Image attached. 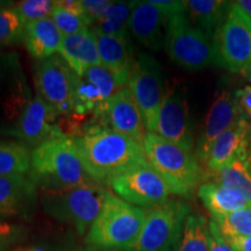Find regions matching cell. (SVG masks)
I'll use <instances>...</instances> for the list:
<instances>
[{"label":"cell","mask_w":251,"mask_h":251,"mask_svg":"<svg viewBox=\"0 0 251 251\" xmlns=\"http://www.w3.org/2000/svg\"><path fill=\"white\" fill-rule=\"evenodd\" d=\"M235 251H251V236L237 237L229 241Z\"/></svg>","instance_id":"f35d334b"},{"label":"cell","mask_w":251,"mask_h":251,"mask_svg":"<svg viewBox=\"0 0 251 251\" xmlns=\"http://www.w3.org/2000/svg\"><path fill=\"white\" fill-rule=\"evenodd\" d=\"M231 5L233 1L226 0H188L187 17L193 26L214 41L215 34L227 18Z\"/></svg>","instance_id":"7402d4cb"},{"label":"cell","mask_w":251,"mask_h":251,"mask_svg":"<svg viewBox=\"0 0 251 251\" xmlns=\"http://www.w3.org/2000/svg\"><path fill=\"white\" fill-rule=\"evenodd\" d=\"M143 149L149 165L165 181L171 193L190 199L206 181V172L192 152L169 142L155 133H147Z\"/></svg>","instance_id":"3957f363"},{"label":"cell","mask_w":251,"mask_h":251,"mask_svg":"<svg viewBox=\"0 0 251 251\" xmlns=\"http://www.w3.org/2000/svg\"><path fill=\"white\" fill-rule=\"evenodd\" d=\"M237 7H240L246 13L248 17L251 19V0H238V1H234Z\"/></svg>","instance_id":"60d3db41"},{"label":"cell","mask_w":251,"mask_h":251,"mask_svg":"<svg viewBox=\"0 0 251 251\" xmlns=\"http://www.w3.org/2000/svg\"><path fill=\"white\" fill-rule=\"evenodd\" d=\"M242 161L244 163V165L247 166L248 171L251 174V139L249 142H248V146L246 150H244L243 156H242Z\"/></svg>","instance_id":"ab89813d"},{"label":"cell","mask_w":251,"mask_h":251,"mask_svg":"<svg viewBox=\"0 0 251 251\" xmlns=\"http://www.w3.org/2000/svg\"><path fill=\"white\" fill-rule=\"evenodd\" d=\"M84 77H85L86 79H89L91 83L98 89L100 94H101L102 101L108 109L109 102H111L113 97H114L115 94L118 93V91L121 89V87L118 85L117 81H115L114 77L111 75V72L100 64L90 68Z\"/></svg>","instance_id":"f546056e"},{"label":"cell","mask_w":251,"mask_h":251,"mask_svg":"<svg viewBox=\"0 0 251 251\" xmlns=\"http://www.w3.org/2000/svg\"><path fill=\"white\" fill-rule=\"evenodd\" d=\"M165 50L172 62L188 71L219 65L214 41L193 26L187 13L169 19Z\"/></svg>","instance_id":"8992f818"},{"label":"cell","mask_w":251,"mask_h":251,"mask_svg":"<svg viewBox=\"0 0 251 251\" xmlns=\"http://www.w3.org/2000/svg\"><path fill=\"white\" fill-rule=\"evenodd\" d=\"M219 67L244 72L251 65V19L233 1L214 36Z\"/></svg>","instance_id":"ba28073f"},{"label":"cell","mask_w":251,"mask_h":251,"mask_svg":"<svg viewBox=\"0 0 251 251\" xmlns=\"http://www.w3.org/2000/svg\"><path fill=\"white\" fill-rule=\"evenodd\" d=\"M72 140L87 175L105 187L131 169L149 164L142 144L101 124L91 126Z\"/></svg>","instance_id":"6da1fadb"},{"label":"cell","mask_w":251,"mask_h":251,"mask_svg":"<svg viewBox=\"0 0 251 251\" xmlns=\"http://www.w3.org/2000/svg\"><path fill=\"white\" fill-rule=\"evenodd\" d=\"M100 63L114 77L118 85L125 87L129 80L134 59L129 40L96 34Z\"/></svg>","instance_id":"ffe728a7"},{"label":"cell","mask_w":251,"mask_h":251,"mask_svg":"<svg viewBox=\"0 0 251 251\" xmlns=\"http://www.w3.org/2000/svg\"><path fill=\"white\" fill-rule=\"evenodd\" d=\"M146 221V211L130 205L108 191L99 215L85 237L86 246L105 249H129Z\"/></svg>","instance_id":"277c9868"},{"label":"cell","mask_w":251,"mask_h":251,"mask_svg":"<svg viewBox=\"0 0 251 251\" xmlns=\"http://www.w3.org/2000/svg\"><path fill=\"white\" fill-rule=\"evenodd\" d=\"M205 183L233 188L244 194L251 201V174L241 158L235 159L219 170L206 174Z\"/></svg>","instance_id":"cb8c5ba5"},{"label":"cell","mask_w":251,"mask_h":251,"mask_svg":"<svg viewBox=\"0 0 251 251\" xmlns=\"http://www.w3.org/2000/svg\"><path fill=\"white\" fill-rule=\"evenodd\" d=\"M55 5L61 8L67 9V11L78 15V17L83 18L84 21L86 23L85 13H84L83 5H81V0H56ZM87 26H89V25H87Z\"/></svg>","instance_id":"74e56055"},{"label":"cell","mask_w":251,"mask_h":251,"mask_svg":"<svg viewBox=\"0 0 251 251\" xmlns=\"http://www.w3.org/2000/svg\"><path fill=\"white\" fill-rule=\"evenodd\" d=\"M169 18L151 1H135L129 30L141 45L158 51L165 47Z\"/></svg>","instance_id":"e0dca14e"},{"label":"cell","mask_w":251,"mask_h":251,"mask_svg":"<svg viewBox=\"0 0 251 251\" xmlns=\"http://www.w3.org/2000/svg\"><path fill=\"white\" fill-rule=\"evenodd\" d=\"M23 42L36 61L46 59L61 51L63 35L51 18L26 24Z\"/></svg>","instance_id":"44dd1931"},{"label":"cell","mask_w":251,"mask_h":251,"mask_svg":"<svg viewBox=\"0 0 251 251\" xmlns=\"http://www.w3.org/2000/svg\"><path fill=\"white\" fill-rule=\"evenodd\" d=\"M108 190L94 181L63 190H41L43 211L78 236L89 231L101 211Z\"/></svg>","instance_id":"5b68a950"},{"label":"cell","mask_w":251,"mask_h":251,"mask_svg":"<svg viewBox=\"0 0 251 251\" xmlns=\"http://www.w3.org/2000/svg\"><path fill=\"white\" fill-rule=\"evenodd\" d=\"M111 0H81L86 23L89 27H92L103 15L107 13L109 7L113 5Z\"/></svg>","instance_id":"836d02e7"},{"label":"cell","mask_w":251,"mask_h":251,"mask_svg":"<svg viewBox=\"0 0 251 251\" xmlns=\"http://www.w3.org/2000/svg\"><path fill=\"white\" fill-rule=\"evenodd\" d=\"M28 228L24 225L0 220V251H11L27 240Z\"/></svg>","instance_id":"d6a6232c"},{"label":"cell","mask_w":251,"mask_h":251,"mask_svg":"<svg viewBox=\"0 0 251 251\" xmlns=\"http://www.w3.org/2000/svg\"><path fill=\"white\" fill-rule=\"evenodd\" d=\"M236 99L240 103L241 108L243 109L244 114L250 119L251 121V86H244L243 89L235 92Z\"/></svg>","instance_id":"8d00e7d4"},{"label":"cell","mask_w":251,"mask_h":251,"mask_svg":"<svg viewBox=\"0 0 251 251\" xmlns=\"http://www.w3.org/2000/svg\"><path fill=\"white\" fill-rule=\"evenodd\" d=\"M35 85L37 93L55 109L58 117L74 111L75 74L57 55L36 61Z\"/></svg>","instance_id":"8fae6325"},{"label":"cell","mask_w":251,"mask_h":251,"mask_svg":"<svg viewBox=\"0 0 251 251\" xmlns=\"http://www.w3.org/2000/svg\"><path fill=\"white\" fill-rule=\"evenodd\" d=\"M51 19L63 36L74 35V34L80 33V31L90 28L83 18L56 5L51 13Z\"/></svg>","instance_id":"1f68e13d"},{"label":"cell","mask_w":251,"mask_h":251,"mask_svg":"<svg viewBox=\"0 0 251 251\" xmlns=\"http://www.w3.org/2000/svg\"><path fill=\"white\" fill-rule=\"evenodd\" d=\"M25 27L26 24L13 6L0 7V47L23 42Z\"/></svg>","instance_id":"f1b7e54d"},{"label":"cell","mask_w":251,"mask_h":251,"mask_svg":"<svg viewBox=\"0 0 251 251\" xmlns=\"http://www.w3.org/2000/svg\"><path fill=\"white\" fill-rule=\"evenodd\" d=\"M209 227V251H235L230 242L220 233L212 220L208 221Z\"/></svg>","instance_id":"d590c367"},{"label":"cell","mask_w":251,"mask_h":251,"mask_svg":"<svg viewBox=\"0 0 251 251\" xmlns=\"http://www.w3.org/2000/svg\"><path fill=\"white\" fill-rule=\"evenodd\" d=\"M128 90L142 114L147 130L155 133L165 89L162 67L152 56L139 54L134 59Z\"/></svg>","instance_id":"9c48e42d"},{"label":"cell","mask_w":251,"mask_h":251,"mask_svg":"<svg viewBox=\"0 0 251 251\" xmlns=\"http://www.w3.org/2000/svg\"><path fill=\"white\" fill-rule=\"evenodd\" d=\"M14 9L25 21V24L43 20L51 17L55 8V1L51 0H24L17 2Z\"/></svg>","instance_id":"4dcf8cb0"},{"label":"cell","mask_w":251,"mask_h":251,"mask_svg":"<svg viewBox=\"0 0 251 251\" xmlns=\"http://www.w3.org/2000/svg\"><path fill=\"white\" fill-rule=\"evenodd\" d=\"M197 193L211 215H224L251 207V201L244 194L214 183H202Z\"/></svg>","instance_id":"603a6c76"},{"label":"cell","mask_w":251,"mask_h":251,"mask_svg":"<svg viewBox=\"0 0 251 251\" xmlns=\"http://www.w3.org/2000/svg\"><path fill=\"white\" fill-rule=\"evenodd\" d=\"M211 220L228 241L251 236V207L224 215H211Z\"/></svg>","instance_id":"4316f807"},{"label":"cell","mask_w":251,"mask_h":251,"mask_svg":"<svg viewBox=\"0 0 251 251\" xmlns=\"http://www.w3.org/2000/svg\"><path fill=\"white\" fill-rule=\"evenodd\" d=\"M75 241L74 236L69 233L43 234L29 241L23 242L11 251H81Z\"/></svg>","instance_id":"83f0119b"},{"label":"cell","mask_w":251,"mask_h":251,"mask_svg":"<svg viewBox=\"0 0 251 251\" xmlns=\"http://www.w3.org/2000/svg\"><path fill=\"white\" fill-rule=\"evenodd\" d=\"M11 133L34 149L47 141L65 136L58 126V114L39 93L25 103Z\"/></svg>","instance_id":"4fadbf2b"},{"label":"cell","mask_w":251,"mask_h":251,"mask_svg":"<svg viewBox=\"0 0 251 251\" xmlns=\"http://www.w3.org/2000/svg\"><path fill=\"white\" fill-rule=\"evenodd\" d=\"M31 151L24 143L0 142V176H27Z\"/></svg>","instance_id":"484cf974"},{"label":"cell","mask_w":251,"mask_h":251,"mask_svg":"<svg viewBox=\"0 0 251 251\" xmlns=\"http://www.w3.org/2000/svg\"><path fill=\"white\" fill-rule=\"evenodd\" d=\"M81 251H129L128 249H105V248H97V247H91L86 246L83 248Z\"/></svg>","instance_id":"7bdbcfd3"},{"label":"cell","mask_w":251,"mask_h":251,"mask_svg":"<svg viewBox=\"0 0 251 251\" xmlns=\"http://www.w3.org/2000/svg\"><path fill=\"white\" fill-rule=\"evenodd\" d=\"M244 112L235 93L225 90L216 96L211 108L208 109L194 146V156L200 164L205 165L215 141Z\"/></svg>","instance_id":"5bb4252c"},{"label":"cell","mask_w":251,"mask_h":251,"mask_svg":"<svg viewBox=\"0 0 251 251\" xmlns=\"http://www.w3.org/2000/svg\"><path fill=\"white\" fill-rule=\"evenodd\" d=\"M111 188L122 200L143 209H150L169 201L171 191L149 164L137 166L119 176Z\"/></svg>","instance_id":"7c38bea8"},{"label":"cell","mask_w":251,"mask_h":251,"mask_svg":"<svg viewBox=\"0 0 251 251\" xmlns=\"http://www.w3.org/2000/svg\"><path fill=\"white\" fill-rule=\"evenodd\" d=\"M30 179L41 190H63L93 181L71 137L51 139L31 150Z\"/></svg>","instance_id":"7a4b0ae2"},{"label":"cell","mask_w":251,"mask_h":251,"mask_svg":"<svg viewBox=\"0 0 251 251\" xmlns=\"http://www.w3.org/2000/svg\"><path fill=\"white\" fill-rule=\"evenodd\" d=\"M251 139V121L242 114L213 144L205 163V172H213L228 165L235 159H242Z\"/></svg>","instance_id":"ac0fdd59"},{"label":"cell","mask_w":251,"mask_h":251,"mask_svg":"<svg viewBox=\"0 0 251 251\" xmlns=\"http://www.w3.org/2000/svg\"><path fill=\"white\" fill-rule=\"evenodd\" d=\"M37 185L28 176H0V220L29 219L36 208Z\"/></svg>","instance_id":"9a60e30c"},{"label":"cell","mask_w":251,"mask_h":251,"mask_svg":"<svg viewBox=\"0 0 251 251\" xmlns=\"http://www.w3.org/2000/svg\"><path fill=\"white\" fill-rule=\"evenodd\" d=\"M14 59L8 57V56H6V57H2V56H0V76H1V74L4 72L6 69L9 67V64L11 63H13Z\"/></svg>","instance_id":"b9f144b4"},{"label":"cell","mask_w":251,"mask_h":251,"mask_svg":"<svg viewBox=\"0 0 251 251\" xmlns=\"http://www.w3.org/2000/svg\"><path fill=\"white\" fill-rule=\"evenodd\" d=\"M59 54L78 77H84L90 68L101 64L97 35L91 28L74 35L63 36Z\"/></svg>","instance_id":"d6986e66"},{"label":"cell","mask_w":251,"mask_h":251,"mask_svg":"<svg viewBox=\"0 0 251 251\" xmlns=\"http://www.w3.org/2000/svg\"><path fill=\"white\" fill-rule=\"evenodd\" d=\"M175 251H209V227L205 216L187 215Z\"/></svg>","instance_id":"d4e9b609"},{"label":"cell","mask_w":251,"mask_h":251,"mask_svg":"<svg viewBox=\"0 0 251 251\" xmlns=\"http://www.w3.org/2000/svg\"><path fill=\"white\" fill-rule=\"evenodd\" d=\"M191 208L183 201H168L146 211V221L129 251H175Z\"/></svg>","instance_id":"52a82bcc"},{"label":"cell","mask_w":251,"mask_h":251,"mask_svg":"<svg viewBox=\"0 0 251 251\" xmlns=\"http://www.w3.org/2000/svg\"><path fill=\"white\" fill-rule=\"evenodd\" d=\"M101 124L118 133L127 135L142 146L148 133L142 114L130 91L125 87L119 90L113 97Z\"/></svg>","instance_id":"2e32d148"},{"label":"cell","mask_w":251,"mask_h":251,"mask_svg":"<svg viewBox=\"0 0 251 251\" xmlns=\"http://www.w3.org/2000/svg\"><path fill=\"white\" fill-rule=\"evenodd\" d=\"M150 1L169 19L175 15L187 13V1L183 0H150Z\"/></svg>","instance_id":"e575fe53"},{"label":"cell","mask_w":251,"mask_h":251,"mask_svg":"<svg viewBox=\"0 0 251 251\" xmlns=\"http://www.w3.org/2000/svg\"><path fill=\"white\" fill-rule=\"evenodd\" d=\"M244 74H246V76H247V78H248V79H249V80L251 81V65H250V67H249V68H248V69H247V70H246V71H244Z\"/></svg>","instance_id":"ee69618b"},{"label":"cell","mask_w":251,"mask_h":251,"mask_svg":"<svg viewBox=\"0 0 251 251\" xmlns=\"http://www.w3.org/2000/svg\"><path fill=\"white\" fill-rule=\"evenodd\" d=\"M155 134L192 152L196 146L186 89L179 81H169L159 109Z\"/></svg>","instance_id":"30bf717a"}]
</instances>
